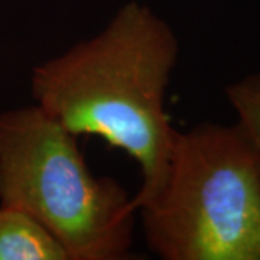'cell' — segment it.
<instances>
[{
    "label": "cell",
    "mask_w": 260,
    "mask_h": 260,
    "mask_svg": "<svg viewBox=\"0 0 260 260\" xmlns=\"http://www.w3.org/2000/svg\"><path fill=\"white\" fill-rule=\"evenodd\" d=\"M178 55L167 22L129 2L95 37L32 70V97L49 117L75 136L102 138L139 165L136 211L158 198L167 179L177 130L165 97Z\"/></svg>",
    "instance_id": "obj_1"
},
{
    "label": "cell",
    "mask_w": 260,
    "mask_h": 260,
    "mask_svg": "<svg viewBox=\"0 0 260 260\" xmlns=\"http://www.w3.org/2000/svg\"><path fill=\"white\" fill-rule=\"evenodd\" d=\"M77 138L37 104L0 113V204L44 225L68 260L129 259L133 197L94 177Z\"/></svg>",
    "instance_id": "obj_2"
},
{
    "label": "cell",
    "mask_w": 260,
    "mask_h": 260,
    "mask_svg": "<svg viewBox=\"0 0 260 260\" xmlns=\"http://www.w3.org/2000/svg\"><path fill=\"white\" fill-rule=\"evenodd\" d=\"M142 213L164 260H260V164L239 124L175 133L167 179Z\"/></svg>",
    "instance_id": "obj_3"
},
{
    "label": "cell",
    "mask_w": 260,
    "mask_h": 260,
    "mask_svg": "<svg viewBox=\"0 0 260 260\" xmlns=\"http://www.w3.org/2000/svg\"><path fill=\"white\" fill-rule=\"evenodd\" d=\"M0 260H68V256L37 220L0 204Z\"/></svg>",
    "instance_id": "obj_4"
},
{
    "label": "cell",
    "mask_w": 260,
    "mask_h": 260,
    "mask_svg": "<svg viewBox=\"0 0 260 260\" xmlns=\"http://www.w3.org/2000/svg\"><path fill=\"white\" fill-rule=\"evenodd\" d=\"M225 95L260 164V71L229 84Z\"/></svg>",
    "instance_id": "obj_5"
}]
</instances>
